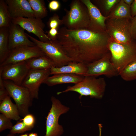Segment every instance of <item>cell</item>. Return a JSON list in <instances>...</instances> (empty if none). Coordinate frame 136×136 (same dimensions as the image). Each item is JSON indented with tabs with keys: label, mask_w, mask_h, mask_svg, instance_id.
<instances>
[{
	"label": "cell",
	"mask_w": 136,
	"mask_h": 136,
	"mask_svg": "<svg viewBox=\"0 0 136 136\" xmlns=\"http://www.w3.org/2000/svg\"><path fill=\"white\" fill-rule=\"evenodd\" d=\"M130 32L132 39L136 40V15L130 20Z\"/></svg>",
	"instance_id": "1f68e13d"
},
{
	"label": "cell",
	"mask_w": 136,
	"mask_h": 136,
	"mask_svg": "<svg viewBox=\"0 0 136 136\" xmlns=\"http://www.w3.org/2000/svg\"><path fill=\"white\" fill-rule=\"evenodd\" d=\"M84 77L83 76L74 74H58L49 76L45 80L43 84L49 86L67 83L76 84L81 81Z\"/></svg>",
	"instance_id": "e0dca14e"
},
{
	"label": "cell",
	"mask_w": 136,
	"mask_h": 136,
	"mask_svg": "<svg viewBox=\"0 0 136 136\" xmlns=\"http://www.w3.org/2000/svg\"><path fill=\"white\" fill-rule=\"evenodd\" d=\"M119 75L125 81H130L136 80V60L127 65Z\"/></svg>",
	"instance_id": "d4e9b609"
},
{
	"label": "cell",
	"mask_w": 136,
	"mask_h": 136,
	"mask_svg": "<svg viewBox=\"0 0 136 136\" xmlns=\"http://www.w3.org/2000/svg\"><path fill=\"white\" fill-rule=\"evenodd\" d=\"M58 30L56 28H52L50 29L48 31H47V35L50 40H54L56 39Z\"/></svg>",
	"instance_id": "836d02e7"
},
{
	"label": "cell",
	"mask_w": 136,
	"mask_h": 136,
	"mask_svg": "<svg viewBox=\"0 0 136 136\" xmlns=\"http://www.w3.org/2000/svg\"><path fill=\"white\" fill-rule=\"evenodd\" d=\"M124 3L130 6L133 3L134 0H123Z\"/></svg>",
	"instance_id": "d590c367"
},
{
	"label": "cell",
	"mask_w": 136,
	"mask_h": 136,
	"mask_svg": "<svg viewBox=\"0 0 136 136\" xmlns=\"http://www.w3.org/2000/svg\"><path fill=\"white\" fill-rule=\"evenodd\" d=\"M10 119L4 114H0V131L8 129H11L13 125Z\"/></svg>",
	"instance_id": "f1b7e54d"
},
{
	"label": "cell",
	"mask_w": 136,
	"mask_h": 136,
	"mask_svg": "<svg viewBox=\"0 0 136 136\" xmlns=\"http://www.w3.org/2000/svg\"><path fill=\"white\" fill-rule=\"evenodd\" d=\"M20 136H28V135L27 134H25L22 135H21Z\"/></svg>",
	"instance_id": "ab89813d"
},
{
	"label": "cell",
	"mask_w": 136,
	"mask_h": 136,
	"mask_svg": "<svg viewBox=\"0 0 136 136\" xmlns=\"http://www.w3.org/2000/svg\"><path fill=\"white\" fill-rule=\"evenodd\" d=\"M130 8L131 16L133 18L136 15V0H134Z\"/></svg>",
	"instance_id": "e575fe53"
},
{
	"label": "cell",
	"mask_w": 136,
	"mask_h": 136,
	"mask_svg": "<svg viewBox=\"0 0 136 136\" xmlns=\"http://www.w3.org/2000/svg\"><path fill=\"white\" fill-rule=\"evenodd\" d=\"M108 47L111 55V61L119 75L127 65L136 60V40L122 43L110 37Z\"/></svg>",
	"instance_id": "7a4b0ae2"
},
{
	"label": "cell",
	"mask_w": 136,
	"mask_h": 136,
	"mask_svg": "<svg viewBox=\"0 0 136 136\" xmlns=\"http://www.w3.org/2000/svg\"><path fill=\"white\" fill-rule=\"evenodd\" d=\"M9 35L8 28H0V64L6 59L10 52Z\"/></svg>",
	"instance_id": "7402d4cb"
},
{
	"label": "cell",
	"mask_w": 136,
	"mask_h": 136,
	"mask_svg": "<svg viewBox=\"0 0 136 136\" xmlns=\"http://www.w3.org/2000/svg\"><path fill=\"white\" fill-rule=\"evenodd\" d=\"M50 75V69H30L21 86L28 89L33 99H38L39 87L41 84H43L45 80Z\"/></svg>",
	"instance_id": "8fae6325"
},
{
	"label": "cell",
	"mask_w": 136,
	"mask_h": 136,
	"mask_svg": "<svg viewBox=\"0 0 136 136\" xmlns=\"http://www.w3.org/2000/svg\"><path fill=\"white\" fill-rule=\"evenodd\" d=\"M12 18L35 17L34 12L28 0H6Z\"/></svg>",
	"instance_id": "2e32d148"
},
{
	"label": "cell",
	"mask_w": 136,
	"mask_h": 136,
	"mask_svg": "<svg viewBox=\"0 0 136 136\" xmlns=\"http://www.w3.org/2000/svg\"><path fill=\"white\" fill-rule=\"evenodd\" d=\"M87 65L81 63L72 61L67 65L60 67H52L50 69V75L68 73L84 76L87 72Z\"/></svg>",
	"instance_id": "ac0fdd59"
},
{
	"label": "cell",
	"mask_w": 136,
	"mask_h": 136,
	"mask_svg": "<svg viewBox=\"0 0 136 136\" xmlns=\"http://www.w3.org/2000/svg\"><path fill=\"white\" fill-rule=\"evenodd\" d=\"M51 108L46 117L45 136H61L64 132L62 126L58 123L60 116L66 113L69 107L62 104L60 101L54 96H51Z\"/></svg>",
	"instance_id": "8992f818"
},
{
	"label": "cell",
	"mask_w": 136,
	"mask_h": 136,
	"mask_svg": "<svg viewBox=\"0 0 136 136\" xmlns=\"http://www.w3.org/2000/svg\"><path fill=\"white\" fill-rule=\"evenodd\" d=\"M33 11L35 17L42 19L48 15V11L43 0H28Z\"/></svg>",
	"instance_id": "603a6c76"
},
{
	"label": "cell",
	"mask_w": 136,
	"mask_h": 136,
	"mask_svg": "<svg viewBox=\"0 0 136 136\" xmlns=\"http://www.w3.org/2000/svg\"><path fill=\"white\" fill-rule=\"evenodd\" d=\"M29 70L25 61L9 64L0 66V77L21 86Z\"/></svg>",
	"instance_id": "7c38bea8"
},
{
	"label": "cell",
	"mask_w": 136,
	"mask_h": 136,
	"mask_svg": "<svg viewBox=\"0 0 136 136\" xmlns=\"http://www.w3.org/2000/svg\"><path fill=\"white\" fill-rule=\"evenodd\" d=\"M12 22L19 25L24 30L33 34L41 41L46 42L50 40L45 32V25L41 19L35 17H18L12 18Z\"/></svg>",
	"instance_id": "4fadbf2b"
},
{
	"label": "cell",
	"mask_w": 136,
	"mask_h": 136,
	"mask_svg": "<svg viewBox=\"0 0 136 136\" xmlns=\"http://www.w3.org/2000/svg\"><path fill=\"white\" fill-rule=\"evenodd\" d=\"M20 121H22L26 126L31 129L33 127L35 123V118L34 115L29 113L20 119Z\"/></svg>",
	"instance_id": "f546056e"
},
{
	"label": "cell",
	"mask_w": 136,
	"mask_h": 136,
	"mask_svg": "<svg viewBox=\"0 0 136 136\" xmlns=\"http://www.w3.org/2000/svg\"><path fill=\"white\" fill-rule=\"evenodd\" d=\"M45 55L36 45L34 46H22L11 50L6 59L0 66L25 61L34 57Z\"/></svg>",
	"instance_id": "9c48e42d"
},
{
	"label": "cell",
	"mask_w": 136,
	"mask_h": 136,
	"mask_svg": "<svg viewBox=\"0 0 136 136\" xmlns=\"http://www.w3.org/2000/svg\"><path fill=\"white\" fill-rule=\"evenodd\" d=\"M28 136H38V135L36 133L31 132L28 135Z\"/></svg>",
	"instance_id": "74e56055"
},
{
	"label": "cell",
	"mask_w": 136,
	"mask_h": 136,
	"mask_svg": "<svg viewBox=\"0 0 136 136\" xmlns=\"http://www.w3.org/2000/svg\"><path fill=\"white\" fill-rule=\"evenodd\" d=\"M110 52L100 59L87 65V71L84 76L97 77L104 75L111 77L119 74L111 61Z\"/></svg>",
	"instance_id": "30bf717a"
},
{
	"label": "cell",
	"mask_w": 136,
	"mask_h": 136,
	"mask_svg": "<svg viewBox=\"0 0 136 136\" xmlns=\"http://www.w3.org/2000/svg\"><path fill=\"white\" fill-rule=\"evenodd\" d=\"M32 129L26 126L22 121H18L16 124L13 126L10 132L11 133L15 134L23 133Z\"/></svg>",
	"instance_id": "83f0119b"
},
{
	"label": "cell",
	"mask_w": 136,
	"mask_h": 136,
	"mask_svg": "<svg viewBox=\"0 0 136 136\" xmlns=\"http://www.w3.org/2000/svg\"><path fill=\"white\" fill-rule=\"evenodd\" d=\"M14 134L12 133H10V134L8 135L7 136H15Z\"/></svg>",
	"instance_id": "f35d334b"
},
{
	"label": "cell",
	"mask_w": 136,
	"mask_h": 136,
	"mask_svg": "<svg viewBox=\"0 0 136 136\" xmlns=\"http://www.w3.org/2000/svg\"><path fill=\"white\" fill-rule=\"evenodd\" d=\"M9 47L10 51L18 46H34V43L29 39L24 30L18 25L12 22L9 28Z\"/></svg>",
	"instance_id": "9a60e30c"
},
{
	"label": "cell",
	"mask_w": 136,
	"mask_h": 136,
	"mask_svg": "<svg viewBox=\"0 0 136 136\" xmlns=\"http://www.w3.org/2000/svg\"><path fill=\"white\" fill-rule=\"evenodd\" d=\"M106 86L104 78L88 76H84L83 80L73 86H68L62 91L58 92L57 95L69 91L77 92L79 98L83 96H89L92 98L100 99L103 97Z\"/></svg>",
	"instance_id": "3957f363"
},
{
	"label": "cell",
	"mask_w": 136,
	"mask_h": 136,
	"mask_svg": "<svg viewBox=\"0 0 136 136\" xmlns=\"http://www.w3.org/2000/svg\"><path fill=\"white\" fill-rule=\"evenodd\" d=\"M63 24L62 19H60L59 17L56 14H54L50 17L47 23V25L50 29L56 28L59 29V27Z\"/></svg>",
	"instance_id": "4316f807"
},
{
	"label": "cell",
	"mask_w": 136,
	"mask_h": 136,
	"mask_svg": "<svg viewBox=\"0 0 136 136\" xmlns=\"http://www.w3.org/2000/svg\"><path fill=\"white\" fill-rule=\"evenodd\" d=\"M48 8L51 11H55L59 9L60 7V4L58 1L52 0L48 4Z\"/></svg>",
	"instance_id": "d6a6232c"
},
{
	"label": "cell",
	"mask_w": 136,
	"mask_h": 136,
	"mask_svg": "<svg viewBox=\"0 0 136 136\" xmlns=\"http://www.w3.org/2000/svg\"><path fill=\"white\" fill-rule=\"evenodd\" d=\"M3 82L9 95L15 102L20 115L24 117L29 113L33 99L28 89L9 80H3Z\"/></svg>",
	"instance_id": "5b68a950"
},
{
	"label": "cell",
	"mask_w": 136,
	"mask_h": 136,
	"mask_svg": "<svg viewBox=\"0 0 136 136\" xmlns=\"http://www.w3.org/2000/svg\"><path fill=\"white\" fill-rule=\"evenodd\" d=\"M30 40L40 48L53 62L55 67H60L72 61L66 54L55 40L42 42L26 33Z\"/></svg>",
	"instance_id": "52a82bcc"
},
{
	"label": "cell",
	"mask_w": 136,
	"mask_h": 136,
	"mask_svg": "<svg viewBox=\"0 0 136 136\" xmlns=\"http://www.w3.org/2000/svg\"><path fill=\"white\" fill-rule=\"evenodd\" d=\"M70 9H65V15L62 19L63 24L67 28L72 29H87L90 23L88 9L81 0L72 1Z\"/></svg>",
	"instance_id": "277c9868"
},
{
	"label": "cell",
	"mask_w": 136,
	"mask_h": 136,
	"mask_svg": "<svg viewBox=\"0 0 136 136\" xmlns=\"http://www.w3.org/2000/svg\"><path fill=\"white\" fill-rule=\"evenodd\" d=\"M107 17L109 19L126 18L130 20L132 18L130 6L126 4L123 0H120Z\"/></svg>",
	"instance_id": "ffe728a7"
},
{
	"label": "cell",
	"mask_w": 136,
	"mask_h": 136,
	"mask_svg": "<svg viewBox=\"0 0 136 136\" xmlns=\"http://www.w3.org/2000/svg\"><path fill=\"white\" fill-rule=\"evenodd\" d=\"M110 37L106 32L64 26L58 29L55 40L73 61L87 65L110 52L108 47Z\"/></svg>",
	"instance_id": "6da1fadb"
},
{
	"label": "cell",
	"mask_w": 136,
	"mask_h": 136,
	"mask_svg": "<svg viewBox=\"0 0 136 136\" xmlns=\"http://www.w3.org/2000/svg\"><path fill=\"white\" fill-rule=\"evenodd\" d=\"M88 12L90 23L88 29L95 32H106L107 16L103 15L99 9L89 0H81Z\"/></svg>",
	"instance_id": "5bb4252c"
},
{
	"label": "cell",
	"mask_w": 136,
	"mask_h": 136,
	"mask_svg": "<svg viewBox=\"0 0 136 136\" xmlns=\"http://www.w3.org/2000/svg\"><path fill=\"white\" fill-rule=\"evenodd\" d=\"M12 18L5 1L0 0V28L9 27Z\"/></svg>",
	"instance_id": "cb8c5ba5"
},
{
	"label": "cell",
	"mask_w": 136,
	"mask_h": 136,
	"mask_svg": "<svg viewBox=\"0 0 136 136\" xmlns=\"http://www.w3.org/2000/svg\"><path fill=\"white\" fill-rule=\"evenodd\" d=\"M8 95L7 91L4 85L3 80L0 77V102Z\"/></svg>",
	"instance_id": "4dcf8cb0"
},
{
	"label": "cell",
	"mask_w": 136,
	"mask_h": 136,
	"mask_svg": "<svg viewBox=\"0 0 136 136\" xmlns=\"http://www.w3.org/2000/svg\"><path fill=\"white\" fill-rule=\"evenodd\" d=\"M120 0H103L96 1L101 4L102 8L105 11L107 16L115 6L120 1Z\"/></svg>",
	"instance_id": "484cf974"
},
{
	"label": "cell",
	"mask_w": 136,
	"mask_h": 136,
	"mask_svg": "<svg viewBox=\"0 0 136 136\" xmlns=\"http://www.w3.org/2000/svg\"><path fill=\"white\" fill-rule=\"evenodd\" d=\"M99 130V136H101V129L102 127V125L101 124H98V125Z\"/></svg>",
	"instance_id": "8d00e7d4"
},
{
	"label": "cell",
	"mask_w": 136,
	"mask_h": 136,
	"mask_svg": "<svg viewBox=\"0 0 136 136\" xmlns=\"http://www.w3.org/2000/svg\"><path fill=\"white\" fill-rule=\"evenodd\" d=\"M0 112L11 120L18 121L20 119L18 108L16 104L12 103L9 95L0 102Z\"/></svg>",
	"instance_id": "d6986e66"
},
{
	"label": "cell",
	"mask_w": 136,
	"mask_h": 136,
	"mask_svg": "<svg viewBox=\"0 0 136 136\" xmlns=\"http://www.w3.org/2000/svg\"><path fill=\"white\" fill-rule=\"evenodd\" d=\"M130 20L126 18H107L106 21V32L118 42L130 43L133 39L130 32Z\"/></svg>",
	"instance_id": "ba28073f"
},
{
	"label": "cell",
	"mask_w": 136,
	"mask_h": 136,
	"mask_svg": "<svg viewBox=\"0 0 136 136\" xmlns=\"http://www.w3.org/2000/svg\"><path fill=\"white\" fill-rule=\"evenodd\" d=\"M25 61L29 70H45L55 67L53 62L46 55L33 57Z\"/></svg>",
	"instance_id": "44dd1931"
}]
</instances>
